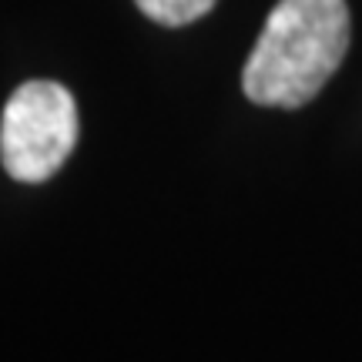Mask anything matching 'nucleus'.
<instances>
[{
    "label": "nucleus",
    "mask_w": 362,
    "mask_h": 362,
    "mask_svg": "<svg viewBox=\"0 0 362 362\" xmlns=\"http://www.w3.org/2000/svg\"><path fill=\"white\" fill-rule=\"evenodd\" d=\"M78 144V104L57 81H27L0 121V161L13 181H47Z\"/></svg>",
    "instance_id": "nucleus-2"
},
{
    "label": "nucleus",
    "mask_w": 362,
    "mask_h": 362,
    "mask_svg": "<svg viewBox=\"0 0 362 362\" xmlns=\"http://www.w3.org/2000/svg\"><path fill=\"white\" fill-rule=\"evenodd\" d=\"M134 4H138L144 17H151L155 24L185 27V24H194L198 17H205L218 0H134Z\"/></svg>",
    "instance_id": "nucleus-3"
},
{
    "label": "nucleus",
    "mask_w": 362,
    "mask_h": 362,
    "mask_svg": "<svg viewBox=\"0 0 362 362\" xmlns=\"http://www.w3.org/2000/svg\"><path fill=\"white\" fill-rule=\"evenodd\" d=\"M346 51V0H279L248 54L242 90L252 104L296 111L329 84Z\"/></svg>",
    "instance_id": "nucleus-1"
}]
</instances>
